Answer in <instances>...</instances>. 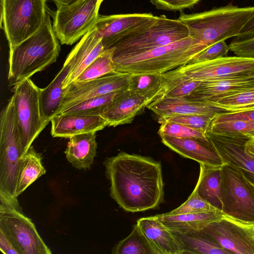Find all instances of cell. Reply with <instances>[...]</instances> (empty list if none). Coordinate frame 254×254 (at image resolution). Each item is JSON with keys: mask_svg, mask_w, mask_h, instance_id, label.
Masks as SVG:
<instances>
[{"mask_svg": "<svg viewBox=\"0 0 254 254\" xmlns=\"http://www.w3.org/2000/svg\"><path fill=\"white\" fill-rule=\"evenodd\" d=\"M111 197L124 210L144 211L164 200L161 164L151 157L121 152L104 162Z\"/></svg>", "mask_w": 254, "mask_h": 254, "instance_id": "1", "label": "cell"}, {"mask_svg": "<svg viewBox=\"0 0 254 254\" xmlns=\"http://www.w3.org/2000/svg\"><path fill=\"white\" fill-rule=\"evenodd\" d=\"M47 13L45 20L33 35L9 48L8 80L13 87L55 63L60 46Z\"/></svg>", "mask_w": 254, "mask_h": 254, "instance_id": "2", "label": "cell"}, {"mask_svg": "<svg viewBox=\"0 0 254 254\" xmlns=\"http://www.w3.org/2000/svg\"><path fill=\"white\" fill-rule=\"evenodd\" d=\"M189 36L180 20L164 15L154 16L140 24L105 40V50L114 48L113 56L143 53L182 40Z\"/></svg>", "mask_w": 254, "mask_h": 254, "instance_id": "3", "label": "cell"}, {"mask_svg": "<svg viewBox=\"0 0 254 254\" xmlns=\"http://www.w3.org/2000/svg\"><path fill=\"white\" fill-rule=\"evenodd\" d=\"M207 47L189 36L143 53L113 56L115 71L162 74L190 63Z\"/></svg>", "mask_w": 254, "mask_h": 254, "instance_id": "4", "label": "cell"}, {"mask_svg": "<svg viewBox=\"0 0 254 254\" xmlns=\"http://www.w3.org/2000/svg\"><path fill=\"white\" fill-rule=\"evenodd\" d=\"M254 15V6L229 4L204 12L186 14L178 18L188 28L189 36L207 47L239 34Z\"/></svg>", "mask_w": 254, "mask_h": 254, "instance_id": "5", "label": "cell"}, {"mask_svg": "<svg viewBox=\"0 0 254 254\" xmlns=\"http://www.w3.org/2000/svg\"><path fill=\"white\" fill-rule=\"evenodd\" d=\"M222 212L237 222L254 225V183L240 168L221 166Z\"/></svg>", "mask_w": 254, "mask_h": 254, "instance_id": "6", "label": "cell"}, {"mask_svg": "<svg viewBox=\"0 0 254 254\" xmlns=\"http://www.w3.org/2000/svg\"><path fill=\"white\" fill-rule=\"evenodd\" d=\"M47 14L46 0H1V25L9 48L38 31Z\"/></svg>", "mask_w": 254, "mask_h": 254, "instance_id": "7", "label": "cell"}, {"mask_svg": "<svg viewBox=\"0 0 254 254\" xmlns=\"http://www.w3.org/2000/svg\"><path fill=\"white\" fill-rule=\"evenodd\" d=\"M21 157L16 119L12 117L3 118L0 121V206L21 209L15 194L17 169Z\"/></svg>", "mask_w": 254, "mask_h": 254, "instance_id": "8", "label": "cell"}, {"mask_svg": "<svg viewBox=\"0 0 254 254\" xmlns=\"http://www.w3.org/2000/svg\"><path fill=\"white\" fill-rule=\"evenodd\" d=\"M13 89L22 156L49 123L44 121L41 114V88L27 78L14 86Z\"/></svg>", "mask_w": 254, "mask_h": 254, "instance_id": "9", "label": "cell"}, {"mask_svg": "<svg viewBox=\"0 0 254 254\" xmlns=\"http://www.w3.org/2000/svg\"><path fill=\"white\" fill-rule=\"evenodd\" d=\"M103 1L78 0L57 5L53 27L62 44H73L94 27Z\"/></svg>", "mask_w": 254, "mask_h": 254, "instance_id": "10", "label": "cell"}, {"mask_svg": "<svg viewBox=\"0 0 254 254\" xmlns=\"http://www.w3.org/2000/svg\"><path fill=\"white\" fill-rule=\"evenodd\" d=\"M0 230L19 254H50L32 220L22 209L0 206Z\"/></svg>", "mask_w": 254, "mask_h": 254, "instance_id": "11", "label": "cell"}, {"mask_svg": "<svg viewBox=\"0 0 254 254\" xmlns=\"http://www.w3.org/2000/svg\"><path fill=\"white\" fill-rule=\"evenodd\" d=\"M130 75L114 71L95 79L71 82L63 89V100L58 115L87 99L128 89Z\"/></svg>", "mask_w": 254, "mask_h": 254, "instance_id": "12", "label": "cell"}, {"mask_svg": "<svg viewBox=\"0 0 254 254\" xmlns=\"http://www.w3.org/2000/svg\"><path fill=\"white\" fill-rule=\"evenodd\" d=\"M199 82L254 74V58L239 56L190 63L178 67Z\"/></svg>", "mask_w": 254, "mask_h": 254, "instance_id": "13", "label": "cell"}, {"mask_svg": "<svg viewBox=\"0 0 254 254\" xmlns=\"http://www.w3.org/2000/svg\"><path fill=\"white\" fill-rule=\"evenodd\" d=\"M203 230L233 254H254V236L249 225L225 216Z\"/></svg>", "mask_w": 254, "mask_h": 254, "instance_id": "14", "label": "cell"}, {"mask_svg": "<svg viewBox=\"0 0 254 254\" xmlns=\"http://www.w3.org/2000/svg\"><path fill=\"white\" fill-rule=\"evenodd\" d=\"M212 148L223 164L234 165L242 169L254 183V155L249 152L246 144L250 138L245 134L221 135L207 133Z\"/></svg>", "mask_w": 254, "mask_h": 254, "instance_id": "15", "label": "cell"}, {"mask_svg": "<svg viewBox=\"0 0 254 254\" xmlns=\"http://www.w3.org/2000/svg\"><path fill=\"white\" fill-rule=\"evenodd\" d=\"M155 254H184L185 245L180 236L171 231L156 215L137 220Z\"/></svg>", "mask_w": 254, "mask_h": 254, "instance_id": "16", "label": "cell"}, {"mask_svg": "<svg viewBox=\"0 0 254 254\" xmlns=\"http://www.w3.org/2000/svg\"><path fill=\"white\" fill-rule=\"evenodd\" d=\"M104 50L102 38L94 26L81 38L67 56L66 60L70 64L71 67L64 81L63 88L74 81Z\"/></svg>", "mask_w": 254, "mask_h": 254, "instance_id": "17", "label": "cell"}, {"mask_svg": "<svg viewBox=\"0 0 254 254\" xmlns=\"http://www.w3.org/2000/svg\"><path fill=\"white\" fill-rule=\"evenodd\" d=\"M149 104L146 98L127 89L118 92L100 115L109 127L130 124Z\"/></svg>", "mask_w": 254, "mask_h": 254, "instance_id": "18", "label": "cell"}, {"mask_svg": "<svg viewBox=\"0 0 254 254\" xmlns=\"http://www.w3.org/2000/svg\"><path fill=\"white\" fill-rule=\"evenodd\" d=\"M254 87V74L200 82L188 97L208 102Z\"/></svg>", "mask_w": 254, "mask_h": 254, "instance_id": "19", "label": "cell"}, {"mask_svg": "<svg viewBox=\"0 0 254 254\" xmlns=\"http://www.w3.org/2000/svg\"><path fill=\"white\" fill-rule=\"evenodd\" d=\"M51 122L52 136L63 138L96 132L108 126L107 122L101 115L61 114L53 118Z\"/></svg>", "mask_w": 254, "mask_h": 254, "instance_id": "20", "label": "cell"}, {"mask_svg": "<svg viewBox=\"0 0 254 254\" xmlns=\"http://www.w3.org/2000/svg\"><path fill=\"white\" fill-rule=\"evenodd\" d=\"M159 117L179 115L200 114L215 116L225 111L201 101L189 98H166L157 100L147 107Z\"/></svg>", "mask_w": 254, "mask_h": 254, "instance_id": "21", "label": "cell"}, {"mask_svg": "<svg viewBox=\"0 0 254 254\" xmlns=\"http://www.w3.org/2000/svg\"><path fill=\"white\" fill-rule=\"evenodd\" d=\"M162 142L180 155L199 164L221 167L224 164L218 153L204 143L193 138L161 136Z\"/></svg>", "mask_w": 254, "mask_h": 254, "instance_id": "22", "label": "cell"}, {"mask_svg": "<svg viewBox=\"0 0 254 254\" xmlns=\"http://www.w3.org/2000/svg\"><path fill=\"white\" fill-rule=\"evenodd\" d=\"M157 216L166 227L179 235L201 231L225 216L220 210L179 214L166 213Z\"/></svg>", "mask_w": 254, "mask_h": 254, "instance_id": "23", "label": "cell"}, {"mask_svg": "<svg viewBox=\"0 0 254 254\" xmlns=\"http://www.w3.org/2000/svg\"><path fill=\"white\" fill-rule=\"evenodd\" d=\"M96 132L81 133L69 138L64 151L67 161L77 169L90 168L96 154Z\"/></svg>", "mask_w": 254, "mask_h": 254, "instance_id": "24", "label": "cell"}, {"mask_svg": "<svg viewBox=\"0 0 254 254\" xmlns=\"http://www.w3.org/2000/svg\"><path fill=\"white\" fill-rule=\"evenodd\" d=\"M70 67V64L65 60L62 68L52 81L45 88H41V112L44 121L47 123L51 122L58 114L63 100V83Z\"/></svg>", "mask_w": 254, "mask_h": 254, "instance_id": "25", "label": "cell"}, {"mask_svg": "<svg viewBox=\"0 0 254 254\" xmlns=\"http://www.w3.org/2000/svg\"><path fill=\"white\" fill-rule=\"evenodd\" d=\"M151 13L100 15L95 24L98 36L105 40L153 17Z\"/></svg>", "mask_w": 254, "mask_h": 254, "instance_id": "26", "label": "cell"}, {"mask_svg": "<svg viewBox=\"0 0 254 254\" xmlns=\"http://www.w3.org/2000/svg\"><path fill=\"white\" fill-rule=\"evenodd\" d=\"M200 82L188 76L178 67L167 71L161 74L160 87L153 101L166 98H188Z\"/></svg>", "mask_w": 254, "mask_h": 254, "instance_id": "27", "label": "cell"}, {"mask_svg": "<svg viewBox=\"0 0 254 254\" xmlns=\"http://www.w3.org/2000/svg\"><path fill=\"white\" fill-rule=\"evenodd\" d=\"M221 167L200 164L199 178L194 190L204 200L222 211Z\"/></svg>", "mask_w": 254, "mask_h": 254, "instance_id": "28", "label": "cell"}, {"mask_svg": "<svg viewBox=\"0 0 254 254\" xmlns=\"http://www.w3.org/2000/svg\"><path fill=\"white\" fill-rule=\"evenodd\" d=\"M46 172L41 154L31 145L19 161L15 182V195L17 197L21 194Z\"/></svg>", "mask_w": 254, "mask_h": 254, "instance_id": "29", "label": "cell"}, {"mask_svg": "<svg viewBox=\"0 0 254 254\" xmlns=\"http://www.w3.org/2000/svg\"><path fill=\"white\" fill-rule=\"evenodd\" d=\"M177 235L180 236L185 245V254H233L232 252L222 247L203 230Z\"/></svg>", "mask_w": 254, "mask_h": 254, "instance_id": "30", "label": "cell"}, {"mask_svg": "<svg viewBox=\"0 0 254 254\" xmlns=\"http://www.w3.org/2000/svg\"><path fill=\"white\" fill-rule=\"evenodd\" d=\"M113 254H155L138 225L132 227L130 234L112 249Z\"/></svg>", "mask_w": 254, "mask_h": 254, "instance_id": "31", "label": "cell"}, {"mask_svg": "<svg viewBox=\"0 0 254 254\" xmlns=\"http://www.w3.org/2000/svg\"><path fill=\"white\" fill-rule=\"evenodd\" d=\"M161 79V74L131 73L128 89L132 93L146 98L151 103L159 89Z\"/></svg>", "mask_w": 254, "mask_h": 254, "instance_id": "32", "label": "cell"}, {"mask_svg": "<svg viewBox=\"0 0 254 254\" xmlns=\"http://www.w3.org/2000/svg\"><path fill=\"white\" fill-rule=\"evenodd\" d=\"M207 103L228 112L254 109V87Z\"/></svg>", "mask_w": 254, "mask_h": 254, "instance_id": "33", "label": "cell"}, {"mask_svg": "<svg viewBox=\"0 0 254 254\" xmlns=\"http://www.w3.org/2000/svg\"><path fill=\"white\" fill-rule=\"evenodd\" d=\"M114 48L105 49L75 81H82L91 80L114 71Z\"/></svg>", "mask_w": 254, "mask_h": 254, "instance_id": "34", "label": "cell"}, {"mask_svg": "<svg viewBox=\"0 0 254 254\" xmlns=\"http://www.w3.org/2000/svg\"><path fill=\"white\" fill-rule=\"evenodd\" d=\"M117 92H112L87 99L66 109L62 114L100 115L103 110L112 102Z\"/></svg>", "mask_w": 254, "mask_h": 254, "instance_id": "35", "label": "cell"}, {"mask_svg": "<svg viewBox=\"0 0 254 254\" xmlns=\"http://www.w3.org/2000/svg\"><path fill=\"white\" fill-rule=\"evenodd\" d=\"M158 130L160 136H170L181 138H193L211 147L207 134L204 132L173 122L160 123Z\"/></svg>", "mask_w": 254, "mask_h": 254, "instance_id": "36", "label": "cell"}, {"mask_svg": "<svg viewBox=\"0 0 254 254\" xmlns=\"http://www.w3.org/2000/svg\"><path fill=\"white\" fill-rule=\"evenodd\" d=\"M214 117L200 114L179 115L161 117L159 118L158 121L159 123L164 121H168L181 124L202 131L207 134Z\"/></svg>", "mask_w": 254, "mask_h": 254, "instance_id": "37", "label": "cell"}, {"mask_svg": "<svg viewBox=\"0 0 254 254\" xmlns=\"http://www.w3.org/2000/svg\"><path fill=\"white\" fill-rule=\"evenodd\" d=\"M254 130V122L231 121L211 124L208 132L221 135L245 134Z\"/></svg>", "mask_w": 254, "mask_h": 254, "instance_id": "38", "label": "cell"}, {"mask_svg": "<svg viewBox=\"0 0 254 254\" xmlns=\"http://www.w3.org/2000/svg\"><path fill=\"white\" fill-rule=\"evenodd\" d=\"M220 210L203 199L193 190L187 200L177 208L167 212L170 214L198 213Z\"/></svg>", "mask_w": 254, "mask_h": 254, "instance_id": "39", "label": "cell"}, {"mask_svg": "<svg viewBox=\"0 0 254 254\" xmlns=\"http://www.w3.org/2000/svg\"><path fill=\"white\" fill-rule=\"evenodd\" d=\"M229 51V45L226 44L225 41H219L211 45L200 52L190 63L212 60L225 57Z\"/></svg>", "mask_w": 254, "mask_h": 254, "instance_id": "40", "label": "cell"}, {"mask_svg": "<svg viewBox=\"0 0 254 254\" xmlns=\"http://www.w3.org/2000/svg\"><path fill=\"white\" fill-rule=\"evenodd\" d=\"M199 0H150L157 9L168 11H182L190 8Z\"/></svg>", "mask_w": 254, "mask_h": 254, "instance_id": "41", "label": "cell"}, {"mask_svg": "<svg viewBox=\"0 0 254 254\" xmlns=\"http://www.w3.org/2000/svg\"><path fill=\"white\" fill-rule=\"evenodd\" d=\"M231 121L254 122V109L219 113L214 117L211 124Z\"/></svg>", "mask_w": 254, "mask_h": 254, "instance_id": "42", "label": "cell"}, {"mask_svg": "<svg viewBox=\"0 0 254 254\" xmlns=\"http://www.w3.org/2000/svg\"><path fill=\"white\" fill-rule=\"evenodd\" d=\"M229 47V51L237 56L254 58V38L242 41L231 42Z\"/></svg>", "mask_w": 254, "mask_h": 254, "instance_id": "43", "label": "cell"}, {"mask_svg": "<svg viewBox=\"0 0 254 254\" xmlns=\"http://www.w3.org/2000/svg\"><path fill=\"white\" fill-rule=\"evenodd\" d=\"M254 38V15L248 20L241 31L231 41L236 42Z\"/></svg>", "mask_w": 254, "mask_h": 254, "instance_id": "44", "label": "cell"}, {"mask_svg": "<svg viewBox=\"0 0 254 254\" xmlns=\"http://www.w3.org/2000/svg\"><path fill=\"white\" fill-rule=\"evenodd\" d=\"M0 250L4 254H19L8 238L0 230Z\"/></svg>", "mask_w": 254, "mask_h": 254, "instance_id": "45", "label": "cell"}, {"mask_svg": "<svg viewBox=\"0 0 254 254\" xmlns=\"http://www.w3.org/2000/svg\"><path fill=\"white\" fill-rule=\"evenodd\" d=\"M246 147L247 150L254 155V139L250 138L246 142Z\"/></svg>", "mask_w": 254, "mask_h": 254, "instance_id": "46", "label": "cell"}, {"mask_svg": "<svg viewBox=\"0 0 254 254\" xmlns=\"http://www.w3.org/2000/svg\"><path fill=\"white\" fill-rule=\"evenodd\" d=\"M56 4H70L78 0H52Z\"/></svg>", "mask_w": 254, "mask_h": 254, "instance_id": "47", "label": "cell"}, {"mask_svg": "<svg viewBox=\"0 0 254 254\" xmlns=\"http://www.w3.org/2000/svg\"><path fill=\"white\" fill-rule=\"evenodd\" d=\"M245 135L252 138H254V130H252L245 134Z\"/></svg>", "mask_w": 254, "mask_h": 254, "instance_id": "48", "label": "cell"}, {"mask_svg": "<svg viewBox=\"0 0 254 254\" xmlns=\"http://www.w3.org/2000/svg\"><path fill=\"white\" fill-rule=\"evenodd\" d=\"M254 236V225H249Z\"/></svg>", "mask_w": 254, "mask_h": 254, "instance_id": "49", "label": "cell"}, {"mask_svg": "<svg viewBox=\"0 0 254 254\" xmlns=\"http://www.w3.org/2000/svg\"></svg>", "mask_w": 254, "mask_h": 254, "instance_id": "50", "label": "cell"}, {"mask_svg": "<svg viewBox=\"0 0 254 254\" xmlns=\"http://www.w3.org/2000/svg\"></svg>", "mask_w": 254, "mask_h": 254, "instance_id": "51", "label": "cell"}]
</instances>
